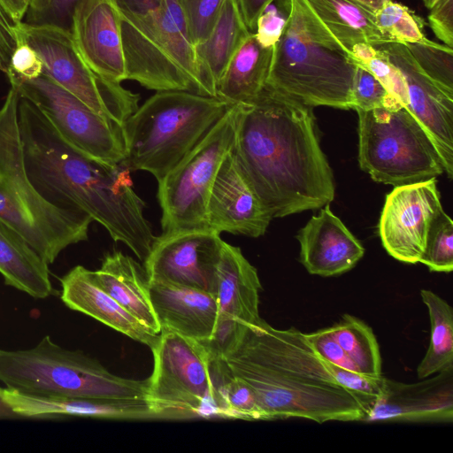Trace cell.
Here are the masks:
<instances>
[{
	"mask_svg": "<svg viewBox=\"0 0 453 453\" xmlns=\"http://www.w3.org/2000/svg\"><path fill=\"white\" fill-rule=\"evenodd\" d=\"M303 334L320 358L339 367L359 372L356 365L333 337L329 327Z\"/></svg>",
	"mask_w": 453,
	"mask_h": 453,
	"instance_id": "obj_42",
	"label": "cell"
},
{
	"mask_svg": "<svg viewBox=\"0 0 453 453\" xmlns=\"http://www.w3.org/2000/svg\"><path fill=\"white\" fill-rule=\"evenodd\" d=\"M429 10L427 19L434 34L453 48V0H434Z\"/></svg>",
	"mask_w": 453,
	"mask_h": 453,
	"instance_id": "obj_44",
	"label": "cell"
},
{
	"mask_svg": "<svg viewBox=\"0 0 453 453\" xmlns=\"http://www.w3.org/2000/svg\"><path fill=\"white\" fill-rule=\"evenodd\" d=\"M290 12V0H272L260 12L254 35L264 47H273L280 39Z\"/></svg>",
	"mask_w": 453,
	"mask_h": 453,
	"instance_id": "obj_40",
	"label": "cell"
},
{
	"mask_svg": "<svg viewBox=\"0 0 453 453\" xmlns=\"http://www.w3.org/2000/svg\"><path fill=\"white\" fill-rule=\"evenodd\" d=\"M236 107L232 150L273 218L334 200L333 172L319 144L312 107L266 86Z\"/></svg>",
	"mask_w": 453,
	"mask_h": 453,
	"instance_id": "obj_1",
	"label": "cell"
},
{
	"mask_svg": "<svg viewBox=\"0 0 453 453\" xmlns=\"http://www.w3.org/2000/svg\"><path fill=\"white\" fill-rule=\"evenodd\" d=\"M374 15L378 27L391 42L408 44L426 37L423 19L400 3L388 0Z\"/></svg>",
	"mask_w": 453,
	"mask_h": 453,
	"instance_id": "obj_33",
	"label": "cell"
},
{
	"mask_svg": "<svg viewBox=\"0 0 453 453\" xmlns=\"http://www.w3.org/2000/svg\"><path fill=\"white\" fill-rule=\"evenodd\" d=\"M357 3L370 8L372 11H376L381 6V4L388 0H355Z\"/></svg>",
	"mask_w": 453,
	"mask_h": 453,
	"instance_id": "obj_49",
	"label": "cell"
},
{
	"mask_svg": "<svg viewBox=\"0 0 453 453\" xmlns=\"http://www.w3.org/2000/svg\"><path fill=\"white\" fill-rule=\"evenodd\" d=\"M323 361L335 380L355 395L366 413L381 393L384 376L370 377Z\"/></svg>",
	"mask_w": 453,
	"mask_h": 453,
	"instance_id": "obj_37",
	"label": "cell"
},
{
	"mask_svg": "<svg viewBox=\"0 0 453 453\" xmlns=\"http://www.w3.org/2000/svg\"><path fill=\"white\" fill-rule=\"evenodd\" d=\"M405 45L419 68L430 79L453 91V48L426 37Z\"/></svg>",
	"mask_w": 453,
	"mask_h": 453,
	"instance_id": "obj_34",
	"label": "cell"
},
{
	"mask_svg": "<svg viewBox=\"0 0 453 453\" xmlns=\"http://www.w3.org/2000/svg\"><path fill=\"white\" fill-rule=\"evenodd\" d=\"M61 301L71 310L84 313L107 326L150 348L158 334L150 333L96 282L94 273L82 265L72 268L60 279Z\"/></svg>",
	"mask_w": 453,
	"mask_h": 453,
	"instance_id": "obj_24",
	"label": "cell"
},
{
	"mask_svg": "<svg viewBox=\"0 0 453 453\" xmlns=\"http://www.w3.org/2000/svg\"><path fill=\"white\" fill-rule=\"evenodd\" d=\"M272 219L231 150L222 162L210 193L207 226L219 234L257 238L265 234Z\"/></svg>",
	"mask_w": 453,
	"mask_h": 453,
	"instance_id": "obj_18",
	"label": "cell"
},
{
	"mask_svg": "<svg viewBox=\"0 0 453 453\" xmlns=\"http://www.w3.org/2000/svg\"><path fill=\"white\" fill-rule=\"evenodd\" d=\"M71 33L78 52L97 77L114 83L127 80L121 16L112 0H81Z\"/></svg>",
	"mask_w": 453,
	"mask_h": 453,
	"instance_id": "obj_20",
	"label": "cell"
},
{
	"mask_svg": "<svg viewBox=\"0 0 453 453\" xmlns=\"http://www.w3.org/2000/svg\"><path fill=\"white\" fill-rule=\"evenodd\" d=\"M261 289L257 269L239 247L224 241L218 265L217 322L211 339L203 343L211 357H223L259 321Z\"/></svg>",
	"mask_w": 453,
	"mask_h": 453,
	"instance_id": "obj_15",
	"label": "cell"
},
{
	"mask_svg": "<svg viewBox=\"0 0 453 453\" xmlns=\"http://www.w3.org/2000/svg\"><path fill=\"white\" fill-rule=\"evenodd\" d=\"M195 46L211 32L224 0H177Z\"/></svg>",
	"mask_w": 453,
	"mask_h": 453,
	"instance_id": "obj_38",
	"label": "cell"
},
{
	"mask_svg": "<svg viewBox=\"0 0 453 453\" xmlns=\"http://www.w3.org/2000/svg\"><path fill=\"white\" fill-rule=\"evenodd\" d=\"M18 125L27 176L44 200L91 219L111 203L115 177L110 164L88 157L70 145L23 97L18 105Z\"/></svg>",
	"mask_w": 453,
	"mask_h": 453,
	"instance_id": "obj_4",
	"label": "cell"
},
{
	"mask_svg": "<svg viewBox=\"0 0 453 453\" xmlns=\"http://www.w3.org/2000/svg\"><path fill=\"white\" fill-rule=\"evenodd\" d=\"M435 374L415 383L384 377L381 393L363 422H452L453 367Z\"/></svg>",
	"mask_w": 453,
	"mask_h": 453,
	"instance_id": "obj_19",
	"label": "cell"
},
{
	"mask_svg": "<svg viewBox=\"0 0 453 453\" xmlns=\"http://www.w3.org/2000/svg\"><path fill=\"white\" fill-rule=\"evenodd\" d=\"M16 23L19 24L26 17L29 0H2Z\"/></svg>",
	"mask_w": 453,
	"mask_h": 453,
	"instance_id": "obj_48",
	"label": "cell"
},
{
	"mask_svg": "<svg viewBox=\"0 0 453 453\" xmlns=\"http://www.w3.org/2000/svg\"><path fill=\"white\" fill-rule=\"evenodd\" d=\"M60 136L88 157L116 165L125 159L122 127L102 117L48 76L11 83Z\"/></svg>",
	"mask_w": 453,
	"mask_h": 453,
	"instance_id": "obj_13",
	"label": "cell"
},
{
	"mask_svg": "<svg viewBox=\"0 0 453 453\" xmlns=\"http://www.w3.org/2000/svg\"><path fill=\"white\" fill-rule=\"evenodd\" d=\"M272 0H237L240 12L248 29L254 33L256 30L257 19L265 8Z\"/></svg>",
	"mask_w": 453,
	"mask_h": 453,
	"instance_id": "obj_46",
	"label": "cell"
},
{
	"mask_svg": "<svg viewBox=\"0 0 453 453\" xmlns=\"http://www.w3.org/2000/svg\"><path fill=\"white\" fill-rule=\"evenodd\" d=\"M233 105L218 96L185 90L157 91L122 125L130 172L145 171L159 181Z\"/></svg>",
	"mask_w": 453,
	"mask_h": 453,
	"instance_id": "obj_6",
	"label": "cell"
},
{
	"mask_svg": "<svg viewBox=\"0 0 453 453\" xmlns=\"http://www.w3.org/2000/svg\"><path fill=\"white\" fill-rule=\"evenodd\" d=\"M147 402L155 418L221 417L214 364L203 343L161 330L150 348Z\"/></svg>",
	"mask_w": 453,
	"mask_h": 453,
	"instance_id": "obj_10",
	"label": "cell"
},
{
	"mask_svg": "<svg viewBox=\"0 0 453 453\" xmlns=\"http://www.w3.org/2000/svg\"><path fill=\"white\" fill-rule=\"evenodd\" d=\"M300 262L313 275L330 277L352 269L365 249L326 204L297 234Z\"/></svg>",
	"mask_w": 453,
	"mask_h": 453,
	"instance_id": "obj_21",
	"label": "cell"
},
{
	"mask_svg": "<svg viewBox=\"0 0 453 453\" xmlns=\"http://www.w3.org/2000/svg\"><path fill=\"white\" fill-rule=\"evenodd\" d=\"M357 112L359 165L374 181L396 187L444 173L432 139L403 105Z\"/></svg>",
	"mask_w": 453,
	"mask_h": 453,
	"instance_id": "obj_9",
	"label": "cell"
},
{
	"mask_svg": "<svg viewBox=\"0 0 453 453\" xmlns=\"http://www.w3.org/2000/svg\"><path fill=\"white\" fill-rule=\"evenodd\" d=\"M273 48L262 46L254 33H250L230 60L217 96L230 104H245L256 98L266 85Z\"/></svg>",
	"mask_w": 453,
	"mask_h": 453,
	"instance_id": "obj_28",
	"label": "cell"
},
{
	"mask_svg": "<svg viewBox=\"0 0 453 453\" xmlns=\"http://www.w3.org/2000/svg\"><path fill=\"white\" fill-rule=\"evenodd\" d=\"M16 39L29 45L42 64V74L74 95L102 117L122 127L138 108L139 95L120 83L97 77L75 46L71 30L50 24L20 22Z\"/></svg>",
	"mask_w": 453,
	"mask_h": 453,
	"instance_id": "obj_12",
	"label": "cell"
},
{
	"mask_svg": "<svg viewBox=\"0 0 453 453\" xmlns=\"http://www.w3.org/2000/svg\"><path fill=\"white\" fill-rule=\"evenodd\" d=\"M42 74V64L35 50L22 41H17L6 75L10 83L35 79Z\"/></svg>",
	"mask_w": 453,
	"mask_h": 453,
	"instance_id": "obj_43",
	"label": "cell"
},
{
	"mask_svg": "<svg viewBox=\"0 0 453 453\" xmlns=\"http://www.w3.org/2000/svg\"><path fill=\"white\" fill-rule=\"evenodd\" d=\"M14 416L0 398V418Z\"/></svg>",
	"mask_w": 453,
	"mask_h": 453,
	"instance_id": "obj_50",
	"label": "cell"
},
{
	"mask_svg": "<svg viewBox=\"0 0 453 453\" xmlns=\"http://www.w3.org/2000/svg\"><path fill=\"white\" fill-rule=\"evenodd\" d=\"M250 33L237 0H224L208 36L195 46L207 96H217L219 84L230 60Z\"/></svg>",
	"mask_w": 453,
	"mask_h": 453,
	"instance_id": "obj_26",
	"label": "cell"
},
{
	"mask_svg": "<svg viewBox=\"0 0 453 453\" xmlns=\"http://www.w3.org/2000/svg\"><path fill=\"white\" fill-rule=\"evenodd\" d=\"M220 359L253 390L265 420L363 422L365 412L358 400L335 380L295 327L277 329L261 318Z\"/></svg>",
	"mask_w": 453,
	"mask_h": 453,
	"instance_id": "obj_2",
	"label": "cell"
},
{
	"mask_svg": "<svg viewBox=\"0 0 453 453\" xmlns=\"http://www.w3.org/2000/svg\"><path fill=\"white\" fill-rule=\"evenodd\" d=\"M352 96L353 110L356 111H369L402 104L371 72L360 65L356 68Z\"/></svg>",
	"mask_w": 453,
	"mask_h": 453,
	"instance_id": "obj_36",
	"label": "cell"
},
{
	"mask_svg": "<svg viewBox=\"0 0 453 453\" xmlns=\"http://www.w3.org/2000/svg\"><path fill=\"white\" fill-rule=\"evenodd\" d=\"M357 65L306 0H290L265 86L310 107L350 110Z\"/></svg>",
	"mask_w": 453,
	"mask_h": 453,
	"instance_id": "obj_3",
	"label": "cell"
},
{
	"mask_svg": "<svg viewBox=\"0 0 453 453\" xmlns=\"http://www.w3.org/2000/svg\"><path fill=\"white\" fill-rule=\"evenodd\" d=\"M420 296L428 310L431 328L428 349L417 368L422 380L453 367V310L431 290L421 289Z\"/></svg>",
	"mask_w": 453,
	"mask_h": 453,
	"instance_id": "obj_30",
	"label": "cell"
},
{
	"mask_svg": "<svg viewBox=\"0 0 453 453\" xmlns=\"http://www.w3.org/2000/svg\"><path fill=\"white\" fill-rule=\"evenodd\" d=\"M48 264L25 238L0 219V273L4 283L35 299L53 291Z\"/></svg>",
	"mask_w": 453,
	"mask_h": 453,
	"instance_id": "obj_27",
	"label": "cell"
},
{
	"mask_svg": "<svg viewBox=\"0 0 453 453\" xmlns=\"http://www.w3.org/2000/svg\"><path fill=\"white\" fill-rule=\"evenodd\" d=\"M425 4V5L426 6V8H430L433 4V3L434 2V0H422Z\"/></svg>",
	"mask_w": 453,
	"mask_h": 453,
	"instance_id": "obj_51",
	"label": "cell"
},
{
	"mask_svg": "<svg viewBox=\"0 0 453 453\" xmlns=\"http://www.w3.org/2000/svg\"><path fill=\"white\" fill-rule=\"evenodd\" d=\"M223 242L220 234L210 227L162 232L155 236L143 266L150 281L189 287L216 296Z\"/></svg>",
	"mask_w": 453,
	"mask_h": 453,
	"instance_id": "obj_14",
	"label": "cell"
},
{
	"mask_svg": "<svg viewBox=\"0 0 453 453\" xmlns=\"http://www.w3.org/2000/svg\"><path fill=\"white\" fill-rule=\"evenodd\" d=\"M402 73L406 88L405 108L432 139L444 173L453 176V91L430 79L418 65L405 44L376 46Z\"/></svg>",
	"mask_w": 453,
	"mask_h": 453,
	"instance_id": "obj_17",
	"label": "cell"
},
{
	"mask_svg": "<svg viewBox=\"0 0 453 453\" xmlns=\"http://www.w3.org/2000/svg\"><path fill=\"white\" fill-rule=\"evenodd\" d=\"M121 13L144 14L155 9L159 0H112Z\"/></svg>",
	"mask_w": 453,
	"mask_h": 453,
	"instance_id": "obj_47",
	"label": "cell"
},
{
	"mask_svg": "<svg viewBox=\"0 0 453 453\" xmlns=\"http://www.w3.org/2000/svg\"><path fill=\"white\" fill-rule=\"evenodd\" d=\"M419 263L431 272L450 273L453 269V221L443 210L430 225Z\"/></svg>",
	"mask_w": 453,
	"mask_h": 453,
	"instance_id": "obj_35",
	"label": "cell"
},
{
	"mask_svg": "<svg viewBox=\"0 0 453 453\" xmlns=\"http://www.w3.org/2000/svg\"><path fill=\"white\" fill-rule=\"evenodd\" d=\"M442 210L435 178L395 187L379 221L386 251L401 262L418 263L430 225Z\"/></svg>",
	"mask_w": 453,
	"mask_h": 453,
	"instance_id": "obj_16",
	"label": "cell"
},
{
	"mask_svg": "<svg viewBox=\"0 0 453 453\" xmlns=\"http://www.w3.org/2000/svg\"><path fill=\"white\" fill-rule=\"evenodd\" d=\"M150 296L160 331H172L203 343L211 339L218 316L215 295L189 287L150 281Z\"/></svg>",
	"mask_w": 453,
	"mask_h": 453,
	"instance_id": "obj_22",
	"label": "cell"
},
{
	"mask_svg": "<svg viewBox=\"0 0 453 453\" xmlns=\"http://www.w3.org/2000/svg\"><path fill=\"white\" fill-rule=\"evenodd\" d=\"M18 25L0 0V73L5 74L17 45L16 27Z\"/></svg>",
	"mask_w": 453,
	"mask_h": 453,
	"instance_id": "obj_45",
	"label": "cell"
},
{
	"mask_svg": "<svg viewBox=\"0 0 453 453\" xmlns=\"http://www.w3.org/2000/svg\"><path fill=\"white\" fill-rule=\"evenodd\" d=\"M120 16L127 80L156 91L207 96L195 44L177 0H159L147 13Z\"/></svg>",
	"mask_w": 453,
	"mask_h": 453,
	"instance_id": "obj_8",
	"label": "cell"
},
{
	"mask_svg": "<svg viewBox=\"0 0 453 453\" xmlns=\"http://www.w3.org/2000/svg\"><path fill=\"white\" fill-rule=\"evenodd\" d=\"M19 98L11 87L0 107V219L50 265L68 246L88 239L93 219L84 212L51 205L31 183L18 125Z\"/></svg>",
	"mask_w": 453,
	"mask_h": 453,
	"instance_id": "obj_5",
	"label": "cell"
},
{
	"mask_svg": "<svg viewBox=\"0 0 453 453\" xmlns=\"http://www.w3.org/2000/svg\"><path fill=\"white\" fill-rule=\"evenodd\" d=\"M326 28L351 53L354 45L391 42L376 24L374 11L355 0H306Z\"/></svg>",
	"mask_w": 453,
	"mask_h": 453,
	"instance_id": "obj_29",
	"label": "cell"
},
{
	"mask_svg": "<svg viewBox=\"0 0 453 453\" xmlns=\"http://www.w3.org/2000/svg\"><path fill=\"white\" fill-rule=\"evenodd\" d=\"M0 382L28 395L147 401V379L115 375L96 359L61 347L50 335L29 349L0 348Z\"/></svg>",
	"mask_w": 453,
	"mask_h": 453,
	"instance_id": "obj_7",
	"label": "cell"
},
{
	"mask_svg": "<svg viewBox=\"0 0 453 453\" xmlns=\"http://www.w3.org/2000/svg\"><path fill=\"white\" fill-rule=\"evenodd\" d=\"M329 329L360 373L370 377L382 375L379 344L368 325L354 316L345 314Z\"/></svg>",
	"mask_w": 453,
	"mask_h": 453,
	"instance_id": "obj_31",
	"label": "cell"
},
{
	"mask_svg": "<svg viewBox=\"0 0 453 453\" xmlns=\"http://www.w3.org/2000/svg\"><path fill=\"white\" fill-rule=\"evenodd\" d=\"M0 398L22 418H153L147 401H120L28 395L0 387Z\"/></svg>",
	"mask_w": 453,
	"mask_h": 453,
	"instance_id": "obj_23",
	"label": "cell"
},
{
	"mask_svg": "<svg viewBox=\"0 0 453 453\" xmlns=\"http://www.w3.org/2000/svg\"><path fill=\"white\" fill-rule=\"evenodd\" d=\"M237 107L231 105L206 135L159 181L162 232L208 227L206 208L215 178L234 141Z\"/></svg>",
	"mask_w": 453,
	"mask_h": 453,
	"instance_id": "obj_11",
	"label": "cell"
},
{
	"mask_svg": "<svg viewBox=\"0 0 453 453\" xmlns=\"http://www.w3.org/2000/svg\"><path fill=\"white\" fill-rule=\"evenodd\" d=\"M93 273L99 286L150 333H160L143 265L120 251H113L104 257L100 268Z\"/></svg>",
	"mask_w": 453,
	"mask_h": 453,
	"instance_id": "obj_25",
	"label": "cell"
},
{
	"mask_svg": "<svg viewBox=\"0 0 453 453\" xmlns=\"http://www.w3.org/2000/svg\"><path fill=\"white\" fill-rule=\"evenodd\" d=\"M81 0H29L27 23L50 24L71 30L74 11Z\"/></svg>",
	"mask_w": 453,
	"mask_h": 453,
	"instance_id": "obj_39",
	"label": "cell"
},
{
	"mask_svg": "<svg viewBox=\"0 0 453 453\" xmlns=\"http://www.w3.org/2000/svg\"><path fill=\"white\" fill-rule=\"evenodd\" d=\"M376 54L367 61L357 64L371 72L403 106L406 104V88L404 79L399 69L394 65L379 49Z\"/></svg>",
	"mask_w": 453,
	"mask_h": 453,
	"instance_id": "obj_41",
	"label": "cell"
},
{
	"mask_svg": "<svg viewBox=\"0 0 453 453\" xmlns=\"http://www.w3.org/2000/svg\"><path fill=\"white\" fill-rule=\"evenodd\" d=\"M215 365L221 418L265 420L257 398L250 387L241 379L232 376L220 358L215 359Z\"/></svg>",
	"mask_w": 453,
	"mask_h": 453,
	"instance_id": "obj_32",
	"label": "cell"
}]
</instances>
